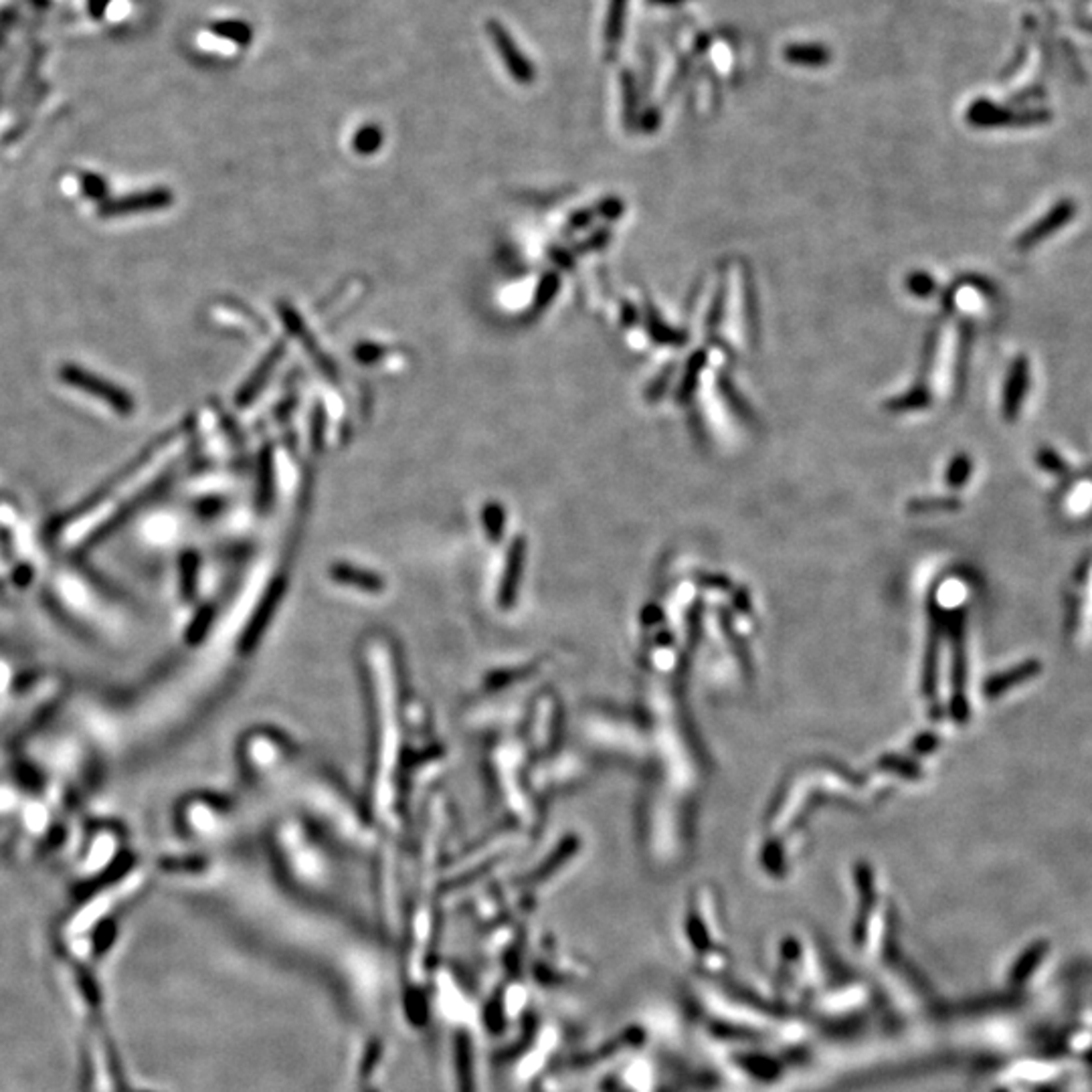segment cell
Here are the masks:
<instances>
[{
  "label": "cell",
  "instance_id": "4",
  "mask_svg": "<svg viewBox=\"0 0 1092 1092\" xmlns=\"http://www.w3.org/2000/svg\"><path fill=\"white\" fill-rule=\"evenodd\" d=\"M785 59L789 63H795V66H809V67H818V66H825L827 61H830V49H825L822 45H789L785 51H783Z\"/></svg>",
  "mask_w": 1092,
  "mask_h": 1092
},
{
  "label": "cell",
  "instance_id": "2",
  "mask_svg": "<svg viewBox=\"0 0 1092 1092\" xmlns=\"http://www.w3.org/2000/svg\"><path fill=\"white\" fill-rule=\"evenodd\" d=\"M1074 215H1076V207H1074L1072 200H1062V203L1056 209L1048 212V215L1044 217V221L1036 223L1034 227L1022 237L1020 245L1024 249H1027V247H1032V245H1038L1041 241H1046L1048 237H1052L1050 233L1060 231L1064 227V225H1069L1074 219Z\"/></svg>",
  "mask_w": 1092,
  "mask_h": 1092
},
{
  "label": "cell",
  "instance_id": "7",
  "mask_svg": "<svg viewBox=\"0 0 1092 1092\" xmlns=\"http://www.w3.org/2000/svg\"><path fill=\"white\" fill-rule=\"evenodd\" d=\"M651 5H677V3H684V0H648Z\"/></svg>",
  "mask_w": 1092,
  "mask_h": 1092
},
{
  "label": "cell",
  "instance_id": "5",
  "mask_svg": "<svg viewBox=\"0 0 1092 1092\" xmlns=\"http://www.w3.org/2000/svg\"><path fill=\"white\" fill-rule=\"evenodd\" d=\"M627 3H630V0H611L609 3V12L605 21V43L609 55H613V51H618V45L623 35Z\"/></svg>",
  "mask_w": 1092,
  "mask_h": 1092
},
{
  "label": "cell",
  "instance_id": "3",
  "mask_svg": "<svg viewBox=\"0 0 1092 1092\" xmlns=\"http://www.w3.org/2000/svg\"><path fill=\"white\" fill-rule=\"evenodd\" d=\"M1027 386H1030V367H1027L1026 358H1018L1013 362V369L1010 372L1008 393H1006V415L1015 417L1018 409H1022Z\"/></svg>",
  "mask_w": 1092,
  "mask_h": 1092
},
{
  "label": "cell",
  "instance_id": "1",
  "mask_svg": "<svg viewBox=\"0 0 1092 1092\" xmlns=\"http://www.w3.org/2000/svg\"><path fill=\"white\" fill-rule=\"evenodd\" d=\"M489 36H492L496 51L500 53L502 61H504V66L508 69V73L512 75L514 80L520 81V83H529L534 80V67L532 63L526 59V55L522 53V49L517 45V41L512 39V35L502 27L500 22L492 21L489 22Z\"/></svg>",
  "mask_w": 1092,
  "mask_h": 1092
},
{
  "label": "cell",
  "instance_id": "6",
  "mask_svg": "<svg viewBox=\"0 0 1092 1092\" xmlns=\"http://www.w3.org/2000/svg\"><path fill=\"white\" fill-rule=\"evenodd\" d=\"M221 33L223 35H229L231 39L240 41V43H247L251 39L249 27H247V24H241V22H229V27H227V24H225V27L221 29Z\"/></svg>",
  "mask_w": 1092,
  "mask_h": 1092
}]
</instances>
